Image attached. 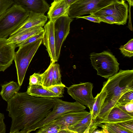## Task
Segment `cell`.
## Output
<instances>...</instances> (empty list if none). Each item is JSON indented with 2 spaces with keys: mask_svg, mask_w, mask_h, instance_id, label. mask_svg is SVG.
<instances>
[{
  "mask_svg": "<svg viewBox=\"0 0 133 133\" xmlns=\"http://www.w3.org/2000/svg\"><path fill=\"white\" fill-rule=\"evenodd\" d=\"M6 110L12 119L10 133H26L52 110L54 98L32 96L26 92L17 93L7 102Z\"/></svg>",
  "mask_w": 133,
  "mask_h": 133,
  "instance_id": "cell-1",
  "label": "cell"
},
{
  "mask_svg": "<svg viewBox=\"0 0 133 133\" xmlns=\"http://www.w3.org/2000/svg\"><path fill=\"white\" fill-rule=\"evenodd\" d=\"M102 89L107 94L102 105L114 107L120 97L129 91H133V70H120L104 82Z\"/></svg>",
  "mask_w": 133,
  "mask_h": 133,
  "instance_id": "cell-2",
  "label": "cell"
},
{
  "mask_svg": "<svg viewBox=\"0 0 133 133\" xmlns=\"http://www.w3.org/2000/svg\"><path fill=\"white\" fill-rule=\"evenodd\" d=\"M29 12L14 4L0 16V38H6L25 20Z\"/></svg>",
  "mask_w": 133,
  "mask_h": 133,
  "instance_id": "cell-3",
  "label": "cell"
},
{
  "mask_svg": "<svg viewBox=\"0 0 133 133\" xmlns=\"http://www.w3.org/2000/svg\"><path fill=\"white\" fill-rule=\"evenodd\" d=\"M42 42L41 38L20 46L18 50L15 52L14 60L17 70L18 84L21 86L28 66Z\"/></svg>",
  "mask_w": 133,
  "mask_h": 133,
  "instance_id": "cell-4",
  "label": "cell"
},
{
  "mask_svg": "<svg viewBox=\"0 0 133 133\" xmlns=\"http://www.w3.org/2000/svg\"><path fill=\"white\" fill-rule=\"evenodd\" d=\"M90 59L97 75L105 78H108L117 73L119 64L111 53L104 51L102 52L91 53Z\"/></svg>",
  "mask_w": 133,
  "mask_h": 133,
  "instance_id": "cell-5",
  "label": "cell"
},
{
  "mask_svg": "<svg viewBox=\"0 0 133 133\" xmlns=\"http://www.w3.org/2000/svg\"><path fill=\"white\" fill-rule=\"evenodd\" d=\"M54 98L55 103L52 110L43 119L30 128L26 133L35 131L66 113L83 111L86 109L85 106L77 101L69 102L62 101L58 97Z\"/></svg>",
  "mask_w": 133,
  "mask_h": 133,
  "instance_id": "cell-6",
  "label": "cell"
},
{
  "mask_svg": "<svg viewBox=\"0 0 133 133\" xmlns=\"http://www.w3.org/2000/svg\"><path fill=\"white\" fill-rule=\"evenodd\" d=\"M118 0H79L70 6L69 16L72 19L94 13Z\"/></svg>",
  "mask_w": 133,
  "mask_h": 133,
  "instance_id": "cell-7",
  "label": "cell"
},
{
  "mask_svg": "<svg viewBox=\"0 0 133 133\" xmlns=\"http://www.w3.org/2000/svg\"><path fill=\"white\" fill-rule=\"evenodd\" d=\"M93 88V84L91 82H81L68 87L67 92L76 101L88 107L92 113L95 101L92 94Z\"/></svg>",
  "mask_w": 133,
  "mask_h": 133,
  "instance_id": "cell-8",
  "label": "cell"
},
{
  "mask_svg": "<svg viewBox=\"0 0 133 133\" xmlns=\"http://www.w3.org/2000/svg\"><path fill=\"white\" fill-rule=\"evenodd\" d=\"M128 6L125 0H118L92 14L98 17L109 15L115 18L119 25L125 24L128 17Z\"/></svg>",
  "mask_w": 133,
  "mask_h": 133,
  "instance_id": "cell-9",
  "label": "cell"
},
{
  "mask_svg": "<svg viewBox=\"0 0 133 133\" xmlns=\"http://www.w3.org/2000/svg\"><path fill=\"white\" fill-rule=\"evenodd\" d=\"M73 19L69 16L61 17L54 23L56 58L58 61L62 46L69 33L70 25Z\"/></svg>",
  "mask_w": 133,
  "mask_h": 133,
  "instance_id": "cell-10",
  "label": "cell"
},
{
  "mask_svg": "<svg viewBox=\"0 0 133 133\" xmlns=\"http://www.w3.org/2000/svg\"><path fill=\"white\" fill-rule=\"evenodd\" d=\"M16 45L9 43L6 38H0V72L4 71L12 64Z\"/></svg>",
  "mask_w": 133,
  "mask_h": 133,
  "instance_id": "cell-11",
  "label": "cell"
},
{
  "mask_svg": "<svg viewBox=\"0 0 133 133\" xmlns=\"http://www.w3.org/2000/svg\"><path fill=\"white\" fill-rule=\"evenodd\" d=\"M54 23L49 20L44 25V33L42 39L50 58V62L55 63L58 61L56 55Z\"/></svg>",
  "mask_w": 133,
  "mask_h": 133,
  "instance_id": "cell-12",
  "label": "cell"
},
{
  "mask_svg": "<svg viewBox=\"0 0 133 133\" xmlns=\"http://www.w3.org/2000/svg\"><path fill=\"white\" fill-rule=\"evenodd\" d=\"M89 113L85 110L68 112L62 115L51 123L58 125L61 129H66L69 126L78 123Z\"/></svg>",
  "mask_w": 133,
  "mask_h": 133,
  "instance_id": "cell-13",
  "label": "cell"
},
{
  "mask_svg": "<svg viewBox=\"0 0 133 133\" xmlns=\"http://www.w3.org/2000/svg\"><path fill=\"white\" fill-rule=\"evenodd\" d=\"M48 17L44 14L30 12L23 22L10 36H12L23 30L36 26L42 27L48 20Z\"/></svg>",
  "mask_w": 133,
  "mask_h": 133,
  "instance_id": "cell-14",
  "label": "cell"
},
{
  "mask_svg": "<svg viewBox=\"0 0 133 133\" xmlns=\"http://www.w3.org/2000/svg\"><path fill=\"white\" fill-rule=\"evenodd\" d=\"M70 6L67 0L54 1L49 7L47 14L49 21L54 22L61 17L68 16Z\"/></svg>",
  "mask_w": 133,
  "mask_h": 133,
  "instance_id": "cell-15",
  "label": "cell"
},
{
  "mask_svg": "<svg viewBox=\"0 0 133 133\" xmlns=\"http://www.w3.org/2000/svg\"><path fill=\"white\" fill-rule=\"evenodd\" d=\"M14 4L30 12L44 14L48 11L50 5L45 0H13Z\"/></svg>",
  "mask_w": 133,
  "mask_h": 133,
  "instance_id": "cell-16",
  "label": "cell"
},
{
  "mask_svg": "<svg viewBox=\"0 0 133 133\" xmlns=\"http://www.w3.org/2000/svg\"><path fill=\"white\" fill-rule=\"evenodd\" d=\"M124 105L116 104L109 113L107 119L103 123H117L133 120V113L127 111L125 109Z\"/></svg>",
  "mask_w": 133,
  "mask_h": 133,
  "instance_id": "cell-17",
  "label": "cell"
},
{
  "mask_svg": "<svg viewBox=\"0 0 133 133\" xmlns=\"http://www.w3.org/2000/svg\"><path fill=\"white\" fill-rule=\"evenodd\" d=\"M44 31L42 27L36 26L25 29L15 34L10 36L7 39L8 43L18 44L31 36Z\"/></svg>",
  "mask_w": 133,
  "mask_h": 133,
  "instance_id": "cell-18",
  "label": "cell"
},
{
  "mask_svg": "<svg viewBox=\"0 0 133 133\" xmlns=\"http://www.w3.org/2000/svg\"><path fill=\"white\" fill-rule=\"evenodd\" d=\"M26 92L28 94L35 97L43 98L58 97L56 95L41 85H29L28 87Z\"/></svg>",
  "mask_w": 133,
  "mask_h": 133,
  "instance_id": "cell-19",
  "label": "cell"
},
{
  "mask_svg": "<svg viewBox=\"0 0 133 133\" xmlns=\"http://www.w3.org/2000/svg\"><path fill=\"white\" fill-rule=\"evenodd\" d=\"M0 95L3 99L7 102L16 94L18 92L21 86L13 81L1 85Z\"/></svg>",
  "mask_w": 133,
  "mask_h": 133,
  "instance_id": "cell-20",
  "label": "cell"
},
{
  "mask_svg": "<svg viewBox=\"0 0 133 133\" xmlns=\"http://www.w3.org/2000/svg\"><path fill=\"white\" fill-rule=\"evenodd\" d=\"M92 120V115L90 112L85 117L77 124L67 127L72 133H88L89 127Z\"/></svg>",
  "mask_w": 133,
  "mask_h": 133,
  "instance_id": "cell-21",
  "label": "cell"
},
{
  "mask_svg": "<svg viewBox=\"0 0 133 133\" xmlns=\"http://www.w3.org/2000/svg\"><path fill=\"white\" fill-rule=\"evenodd\" d=\"M106 92L102 89L101 92L95 97V101L92 107V120L95 119L98 115L107 96Z\"/></svg>",
  "mask_w": 133,
  "mask_h": 133,
  "instance_id": "cell-22",
  "label": "cell"
},
{
  "mask_svg": "<svg viewBox=\"0 0 133 133\" xmlns=\"http://www.w3.org/2000/svg\"><path fill=\"white\" fill-rule=\"evenodd\" d=\"M102 128L103 133H130L117 123H104L98 125Z\"/></svg>",
  "mask_w": 133,
  "mask_h": 133,
  "instance_id": "cell-23",
  "label": "cell"
},
{
  "mask_svg": "<svg viewBox=\"0 0 133 133\" xmlns=\"http://www.w3.org/2000/svg\"><path fill=\"white\" fill-rule=\"evenodd\" d=\"M55 63L50 62V65L42 75V85L47 88L52 85L54 66Z\"/></svg>",
  "mask_w": 133,
  "mask_h": 133,
  "instance_id": "cell-24",
  "label": "cell"
},
{
  "mask_svg": "<svg viewBox=\"0 0 133 133\" xmlns=\"http://www.w3.org/2000/svg\"><path fill=\"white\" fill-rule=\"evenodd\" d=\"M36 132L37 133H59L61 130L60 127L58 125L51 123L43 126Z\"/></svg>",
  "mask_w": 133,
  "mask_h": 133,
  "instance_id": "cell-25",
  "label": "cell"
},
{
  "mask_svg": "<svg viewBox=\"0 0 133 133\" xmlns=\"http://www.w3.org/2000/svg\"><path fill=\"white\" fill-rule=\"evenodd\" d=\"M121 53L125 56L131 57L133 56V39H130L126 44L119 48Z\"/></svg>",
  "mask_w": 133,
  "mask_h": 133,
  "instance_id": "cell-26",
  "label": "cell"
},
{
  "mask_svg": "<svg viewBox=\"0 0 133 133\" xmlns=\"http://www.w3.org/2000/svg\"><path fill=\"white\" fill-rule=\"evenodd\" d=\"M63 84L61 81L59 65L58 64L55 63L53 73L52 85H61Z\"/></svg>",
  "mask_w": 133,
  "mask_h": 133,
  "instance_id": "cell-27",
  "label": "cell"
},
{
  "mask_svg": "<svg viewBox=\"0 0 133 133\" xmlns=\"http://www.w3.org/2000/svg\"><path fill=\"white\" fill-rule=\"evenodd\" d=\"M133 101V91H129L123 94L119 98L116 104L124 105Z\"/></svg>",
  "mask_w": 133,
  "mask_h": 133,
  "instance_id": "cell-28",
  "label": "cell"
},
{
  "mask_svg": "<svg viewBox=\"0 0 133 133\" xmlns=\"http://www.w3.org/2000/svg\"><path fill=\"white\" fill-rule=\"evenodd\" d=\"M44 31L35 34L16 45V47L24 45L34 42L42 38Z\"/></svg>",
  "mask_w": 133,
  "mask_h": 133,
  "instance_id": "cell-29",
  "label": "cell"
},
{
  "mask_svg": "<svg viewBox=\"0 0 133 133\" xmlns=\"http://www.w3.org/2000/svg\"><path fill=\"white\" fill-rule=\"evenodd\" d=\"M63 84L61 85H52L50 87L45 88L49 90L56 95L58 97H64V89L66 87Z\"/></svg>",
  "mask_w": 133,
  "mask_h": 133,
  "instance_id": "cell-30",
  "label": "cell"
},
{
  "mask_svg": "<svg viewBox=\"0 0 133 133\" xmlns=\"http://www.w3.org/2000/svg\"><path fill=\"white\" fill-rule=\"evenodd\" d=\"M29 79V85H42V74L35 73L30 76Z\"/></svg>",
  "mask_w": 133,
  "mask_h": 133,
  "instance_id": "cell-31",
  "label": "cell"
},
{
  "mask_svg": "<svg viewBox=\"0 0 133 133\" xmlns=\"http://www.w3.org/2000/svg\"><path fill=\"white\" fill-rule=\"evenodd\" d=\"M14 4L13 0H0V16Z\"/></svg>",
  "mask_w": 133,
  "mask_h": 133,
  "instance_id": "cell-32",
  "label": "cell"
},
{
  "mask_svg": "<svg viewBox=\"0 0 133 133\" xmlns=\"http://www.w3.org/2000/svg\"><path fill=\"white\" fill-rule=\"evenodd\" d=\"M101 21V22H105L110 24H115L119 25V23L117 19L114 17L109 15H102L98 17Z\"/></svg>",
  "mask_w": 133,
  "mask_h": 133,
  "instance_id": "cell-33",
  "label": "cell"
},
{
  "mask_svg": "<svg viewBox=\"0 0 133 133\" xmlns=\"http://www.w3.org/2000/svg\"><path fill=\"white\" fill-rule=\"evenodd\" d=\"M122 127L129 131L133 133V120H130L117 123Z\"/></svg>",
  "mask_w": 133,
  "mask_h": 133,
  "instance_id": "cell-34",
  "label": "cell"
},
{
  "mask_svg": "<svg viewBox=\"0 0 133 133\" xmlns=\"http://www.w3.org/2000/svg\"><path fill=\"white\" fill-rule=\"evenodd\" d=\"M90 15L88 16H81L77 18H82L91 22L98 23H100L101 22V21L98 17L95 16L92 14H90Z\"/></svg>",
  "mask_w": 133,
  "mask_h": 133,
  "instance_id": "cell-35",
  "label": "cell"
},
{
  "mask_svg": "<svg viewBox=\"0 0 133 133\" xmlns=\"http://www.w3.org/2000/svg\"><path fill=\"white\" fill-rule=\"evenodd\" d=\"M5 118L3 114L0 112V133H5L6 127L4 122Z\"/></svg>",
  "mask_w": 133,
  "mask_h": 133,
  "instance_id": "cell-36",
  "label": "cell"
},
{
  "mask_svg": "<svg viewBox=\"0 0 133 133\" xmlns=\"http://www.w3.org/2000/svg\"><path fill=\"white\" fill-rule=\"evenodd\" d=\"M125 109L128 112L133 113V101L127 103L124 105Z\"/></svg>",
  "mask_w": 133,
  "mask_h": 133,
  "instance_id": "cell-37",
  "label": "cell"
},
{
  "mask_svg": "<svg viewBox=\"0 0 133 133\" xmlns=\"http://www.w3.org/2000/svg\"><path fill=\"white\" fill-rule=\"evenodd\" d=\"M79 0H67L68 4L70 6Z\"/></svg>",
  "mask_w": 133,
  "mask_h": 133,
  "instance_id": "cell-38",
  "label": "cell"
},
{
  "mask_svg": "<svg viewBox=\"0 0 133 133\" xmlns=\"http://www.w3.org/2000/svg\"><path fill=\"white\" fill-rule=\"evenodd\" d=\"M128 2L129 5L130 6H133V0H126Z\"/></svg>",
  "mask_w": 133,
  "mask_h": 133,
  "instance_id": "cell-39",
  "label": "cell"
},
{
  "mask_svg": "<svg viewBox=\"0 0 133 133\" xmlns=\"http://www.w3.org/2000/svg\"><path fill=\"white\" fill-rule=\"evenodd\" d=\"M93 133H103V131L102 130H95Z\"/></svg>",
  "mask_w": 133,
  "mask_h": 133,
  "instance_id": "cell-40",
  "label": "cell"
},
{
  "mask_svg": "<svg viewBox=\"0 0 133 133\" xmlns=\"http://www.w3.org/2000/svg\"></svg>",
  "mask_w": 133,
  "mask_h": 133,
  "instance_id": "cell-41",
  "label": "cell"
}]
</instances>
